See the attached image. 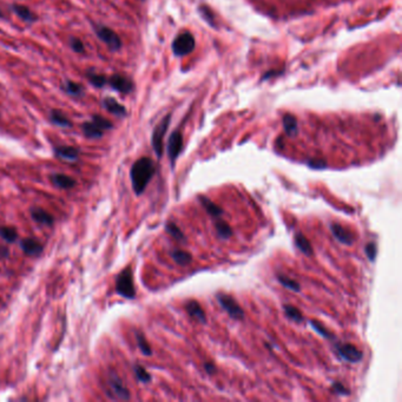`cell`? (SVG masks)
<instances>
[{
  "instance_id": "obj_1",
  "label": "cell",
  "mask_w": 402,
  "mask_h": 402,
  "mask_svg": "<svg viewBox=\"0 0 402 402\" xmlns=\"http://www.w3.org/2000/svg\"><path fill=\"white\" fill-rule=\"evenodd\" d=\"M156 172V164L151 158L142 157L137 160L130 170L132 189L135 193L140 196L145 191L147 184L150 183Z\"/></svg>"
},
{
  "instance_id": "obj_2",
  "label": "cell",
  "mask_w": 402,
  "mask_h": 402,
  "mask_svg": "<svg viewBox=\"0 0 402 402\" xmlns=\"http://www.w3.org/2000/svg\"><path fill=\"white\" fill-rule=\"evenodd\" d=\"M114 128V124L105 117L100 115H94L91 120L83 123V134L89 140H98L102 138L104 132Z\"/></svg>"
},
{
  "instance_id": "obj_3",
  "label": "cell",
  "mask_w": 402,
  "mask_h": 402,
  "mask_svg": "<svg viewBox=\"0 0 402 402\" xmlns=\"http://www.w3.org/2000/svg\"><path fill=\"white\" fill-rule=\"evenodd\" d=\"M116 293L128 300L135 299L136 289L134 284V276H132L131 268L128 267L120 271L116 279Z\"/></svg>"
},
{
  "instance_id": "obj_4",
  "label": "cell",
  "mask_w": 402,
  "mask_h": 402,
  "mask_svg": "<svg viewBox=\"0 0 402 402\" xmlns=\"http://www.w3.org/2000/svg\"><path fill=\"white\" fill-rule=\"evenodd\" d=\"M196 42L190 32H183L178 34L172 42V52L176 57H184L190 54L195 50Z\"/></svg>"
},
{
  "instance_id": "obj_5",
  "label": "cell",
  "mask_w": 402,
  "mask_h": 402,
  "mask_svg": "<svg viewBox=\"0 0 402 402\" xmlns=\"http://www.w3.org/2000/svg\"><path fill=\"white\" fill-rule=\"evenodd\" d=\"M216 299H217V302L219 303V306H221V308L227 311V314L229 315L231 319H244V310H243L242 307L238 305V302H237L233 296L224 293H218L216 295Z\"/></svg>"
},
{
  "instance_id": "obj_6",
  "label": "cell",
  "mask_w": 402,
  "mask_h": 402,
  "mask_svg": "<svg viewBox=\"0 0 402 402\" xmlns=\"http://www.w3.org/2000/svg\"><path fill=\"white\" fill-rule=\"evenodd\" d=\"M170 120H171V116L167 115L157 124V126L153 129L151 144L153 147V151H155L156 156H157L158 158H161L162 155H163V141L164 136H166L167 129H169Z\"/></svg>"
},
{
  "instance_id": "obj_7",
  "label": "cell",
  "mask_w": 402,
  "mask_h": 402,
  "mask_svg": "<svg viewBox=\"0 0 402 402\" xmlns=\"http://www.w3.org/2000/svg\"><path fill=\"white\" fill-rule=\"evenodd\" d=\"M95 32L102 42L111 51H118L121 47V40L117 33L112 28L105 25H95Z\"/></svg>"
},
{
  "instance_id": "obj_8",
  "label": "cell",
  "mask_w": 402,
  "mask_h": 402,
  "mask_svg": "<svg viewBox=\"0 0 402 402\" xmlns=\"http://www.w3.org/2000/svg\"><path fill=\"white\" fill-rule=\"evenodd\" d=\"M335 349H336L337 356L346 362L357 363L361 362L363 358V353L352 343H336Z\"/></svg>"
},
{
  "instance_id": "obj_9",
  "label": "cell",
  "mask_w": 402,
  "mask_h": 402,
  "mask_svg": "<svg viewBox=\"0 0 402 402\" xmlns=\"http://www.w3.org/2000/svg\"><path fill=\"white\" fill-rule=\"evenodd\" d=\"M109 389L108 394L111 396L112 399H119V400H129L130 399V392L129 389L124 386L123 381L120 380L116 373L110 374L109 380Z\"/></svg>"
},
{
  "instance_id": "obj_10",
  "label": "cell",
  "mask_w": 402,
  "mask_h": 402,
  "mask_svg": "<svg viewBox=\"0 0 402 402\" xmlns=\"http://www.w3.org/2000/svg\"><path fill=\"white\" fill-rule=\"evenodd\" d=\"M108 84L115 90V91L123 95L131 94L135 88V84L132 82L131 78L120 73L112 74V76L110 77V79H108Z\"/></svg>"
},
{
  "instance_id": "obj_11",
  "label": "cell",
  "mask_w": 402,
  "mask_h": 402,
  "mask_svg": "<svg viewBox=\"0 0 402 402\" xmlns=\"http://www.w3.org/2000/svg\"><path fill=\"white\" fill-rule=\"evenodd\" d=\"M183 150V136L179 131H173L167 141V156L173 166Z\"/></svg>"
},
{
  "instance_id": "obj_12",
  "label": "cell",
  "mask_w": 402,
  "mask_h": 402,
  "mask_svg": "<svg viewBox=\"0 0 402 402\" xmlns=\"http://www.w3.org/2000/svg\"><path fill=\"white\" fill-rule=\"evenodd\" d=\"M331 231L332 236H334L338 242L342 243V244L352 245L355 241L354 234L351 233L348 229H346L345 227H342V225H340L338 223H332L331 225Z\"/></svg>"
},
{
  "instance_id": "obj_13",
  "label": "cell",
  "mask_w": 402,
  "mask_h": 402,
  "mask_svg": "<svg viewBox=\"0 0 402 402\" xmlns=\"http://www.w3.org/2000/svg\"><path fill=\"white\" fill-rule=\"evenodd\" d=\"M184 309L187 310V313L189 314V316L192 317L193 320L202 323V325H205V323H207V314H205L203 308H202V306L199 305L197 301H188V302L185 303Z\"/></svg>"
},
{
  "instance_id": "obj_14",
  "label": "cell",
  "mask_w": 402,
  "mask_h": 402,
  "mask_svg": "<svg viewBox=\"0 0 402 402\" xmlns=\"http://www.w3.org/2000/svg\"><path fill=\"white\" fill-rule=\"evenodd\" d=\"M54 155L59 160L65 162H76L79 158V149L74 146H57L54 147Z\"/></svg>"
},
{
  "instance_id": "obj_15",
  "label": "cell",
  "mask_w": 402,
  "mask_h": 402,
  "mask_svg": "<svg viewBox=\"0 0 402 402\" xmlns=\"http://www.w3.org/2000/svg\"><path fill=\"white\" fill-rule=\"evenodd\" d=\"M11 10H12V12L16 14L18 18L22 19L23 22L27 23V24H33V23H36L37 20H38L37 14H34L32 11H31L27 6H25V5L12 4L11 5Z\"/></svg>"
},
{
  "instance_id": "obj_16",
  "label": "cell",
  "mask_w": 402,
  "mask_h": 402,
  "mask_svg": "<svg viewBox=\"0 0 402 402\" xmlns=\"http://www.w3.org/2000/svg\"><path fill=\"white\" fill-rule=\"evenodd\" d=\"M20 248L28 256H39L43 253L42 243L34 238H24L20 241Z\"/></svg>"
},
{
  "instance_id": "obj_17",
  "label": "cell",
  "mask_w": 402,
  "mask_h": 402,
  "mask_svg": "<svg viewBox=\"0 0 402 402\" xmlns=\"http://www.w3.org/2000/svg\"><path fill=\"white\" fill-rule=\"evenodd\" d=\"M103 106L106 111L110 112V114L117 116V117H125L126 114H128L125 106L121 105L117 99H115V98H112V97L104 98Z\"/></svg>"
},
{
  "instance_id": "obj_18",
  "label": "cell",
  "mask_w": 402,
  "mask_h": 402,
  "mask_svg": "<svg viewBox=\"0 0 402 402\" xmlns=\"http://www.w3.org/2000/svg\"><path fill=\"white\" fill-rule=\"evenodd\" d=\"M31 216H32V218L38 224L51 227L54 223L53 216L50 213H47V211L42 209V208H32L31 209Z\"/></svg>"
},
{
  "instance_id": "obj_19",
  "label": "cell",
  "mask_w": 402,
  "mask_h": 402,
  "mask_svg": "<svg viewBox=\"0 0 402 402\" xmlns=\"http://www.w3.org/2000/svg\"><path fill=\"white\" fill-rule=\"evenodd\" d=\"M51 182L59 189H72L77 184L76 179L64 173H53L51 176Z\"/></svg>"
},
{
  "instance_id": "obj_20",
  "label": "cell",
  "mask_w": 402,
  "mask_h": 402,
  "mask_svg": "<svg viewBox=\"0 0 402 402\" xmlns=\"http://www.w3.org/2000/svg\"><path fill=\"white\" fill-rule=\"evenodd\" d=\"M198 199H199V202H201V204L203 205L205 211H207L210 216H213V218H219L223 216V213H224L223 209H222L221 207H218L217 204L213 203L211 199L205 197V196L203 195L198 196Z\"/></svg>"
},
{
  "instance_id": "obj_21",
  "label": "cell",
  "mask_w": 402,
  "mask_h": 402,
  "mask_svg": "<svg viewBox=\"0 0 402 402\" xmlns=\"http://www.w3.org/2000/svg\"><path fill=\"white\" fill-rule=\"evenodd\" d=\"M62 89L65 94L72 97H83L85 94V90L82 84L73 82V80H65Z\"/></svg>"
},
{
  "instance_id": "obj_22",
  "label": "cell",
  "mask_w": 402,
  "mask_h": 402,
  "mask_svg": "<svg viewBox=\"0 0 402 402\" xmlns=\"http://www.w3.org/2000/svg\"><path fill=\"white\" fill-rule=\"evenodd\" d=\"M294 242H295V245H296V247L299 248V249L302 251L305 255L307 256L313 255V247H311L310 242L308 241V238H307L302 233L295 234Z\"/></svg>"
},
{
  "instance_id": "obj_23",
  "label": "cell",
  "mask_w": 402,
  "mask_h": 402,
  "mask_svg": "<svg viewBox=\"0 0 402 402\" xmlns=\"http://www.w3.org/2000/svg\"><path fill=\"white\" fill-rule=\"evenodd\" d=\"M50 120L54 125L60 126V128H71L72 126V121L60 110H52L50 112Z\"/></svg>"
},
{
  "instance_id": "obj_24",
  "label": "cell",
  "mask_w": 402,
  "mask_h": 402,
  "mask_svg": "<svg viewBox=\"0 0 402 402\" xmlns=\"http://www.w3.org/2000/svg\"><path fill=\"white\" fill-rule=\"evenodd\" d=\"M170 255H171L172 260L175 261L176 264L181 265V267H184V265L190 264V263L192 262V255L190 253H188V251L176 249L172 250L171 253H170Z\"/></svg>"
},
{
  "instance_id": "obj_25",
  "label": "cell",
  "mask_w": 402,
  "mask_h": 402,
  "mask_svg": "<svg viewBox=\"0 0 402 402\" xmlns=\"http://www.w3.org/2000/svg\"><path fill=\"white\" fill-rule=\"evenodd\" d=\"M86 77H88L90 84H92L95 88H104L108 84V78H106L105 74L98 73V72L92 70V69L86 72Z\"/></svg>"
},
{
  "instance_id": "obj_26",
  "label": "cell",
  "mask_w": 402,
  "mask_h": 402,
  "mask_svg": "<svg viewBox=\"0 0 402 402\" xmlns=\"http://www.w3.org/2000/svg\"><path fill=\"white\" fill-rule=\"evenodd\" d=\"M283 126H284V130H285V132H287V135L291 136V137L296 136L297 132H299L297 119H296V117L293 115L288 114L283 117Z\"/></svg>"
},
{
  "instance_id": "obj_27",
  "label": "cell",
  "mask_w": 402,
  "mask_h": 402,
  "mask_svg": "<svg viewBox=\"0 0 402 402\" xmlns=\"http://www.w3.org/2000/svg\"><path fill=\"white\" fill-rule=\"evenodd\" d=\"M215 229H216V233H217V235L219 238L222 239H228L230 238L231 236H233V228L230 227L229 224L227 223L225 221H222V219L219 218H216V223H215Z\"/></svg>"
},
{
  "instance_id": "obj_28",
  "label": "cell",
  "mask_w": 402,
  "mask_h": 402,
  "mask_svg": "<svg viewBox=\"0 0 402 402\" xmlns=\"http://www.w3.org/2000/svg\"><path fill=\"white\" fill-rule=\"evenodd\" d=\"M283 310H284L285 316H287L289 320L294 321V322L301 323L305 321V317H303L302 313H301L300 309H297L296 307L290 306V305H284L283 306Z\"/></svg>"
},
{
  "instance_id": "obj_29",
  "label": "cell",
  "mask_w": 402,
  "mask_h": 402,
  "mask_svg": "<svg viewBox=\"0 0 402 402\" xmlns=\"http://www.w3.org/2000/svg\"><path fill=\"white\" fill-rule=\"evenodd\" d=\"M276 279H277V281L281 283L283 287L289 289V290L295 291V293H299V291L301 290L300 283H297L296 281H294V280H291L290 277L285 276V275L277 274V275H276Z\"/></svg>"
},
{
  "instance_id": "obj_30",
  "label": "cell",
  "mask_w": 402,
  "mask_h": 402,
  "mask_svg": "<svg viewBox=\"0 0 402 402\" xmlns=\"http://www.w3.org/2000/svg\"><path fill=\"white\" fill-rule=\"evenodd\" d=\"M166 230L170 236L176 239V241H179V242L187 241V237L184 236V234L182 233L181 229H179L178 225L176 223H173V222H167V223L166 224Z\"/></svg>"
},
{
  "instance_id": "obj_31",
  "label": "cell",
  "mask_w": 402,
  "mask_h": 402,
  "mask_svg": "<svg viewBox=\"0 0 402 402\" xmlns=\"http://www.w3.org/2000/svg\"><path fill=\"white\" fill-rule=\"evenodd\" d=\"M136 340H137L138 348L141 349V352L143 353V355H145V356H151L152 349H151V347L149 346V343H147L145 336H144L142 332L136 331Z\"/></svg>"
},
{
  "instance_id": "obj_32",
  "label": "cell",
  "mask_w": 402,
  "mask_h": 402,
  "mask_svg": "<svg viewBox=\"0 0 402 402\" xmlns=\"http://www.w3.org/2000/svg\"><path fill=\"white\" fill-rule=\"evenodd\" d=\"M0 237L7 243H13L18 238V233L13 227H0Z\"/></svg>"
},
{
  "instance_id": "obj_33",
  "label": "cell",
  "mask_w": 402,
  "mask_h": 402,
  "mask_svg": "<svg viewBox=\"0 0 402 402\" xmlns=\"http://www.w3.org/2000/svg\"><path fill=\"white\" fill-rule=\"evenodd\" d=\"M309 325L311 326V328H313L315 331L319 332L321 336H323V337H326V338H329V340H332V338L335 337L332 332L329 331L328 329L326 328V327H323L322 325H321L320 322H317V321L310 320V321H309Z\"/></svg>"
},
{
  "instance_id": "obj_34",
  "label": "cell",
  "mask_w": 402,
  "mask_h": 402,
  "mask_svg": "<svg viewBox=\"0 0 402 402\" xmlns=\"http://www.w3.org/2000/svg\"><path fill=\"white\" fill-rule=\"evenodd\" d=\"M134 372H135L136 378H137V380L140 381V382L147 383L151 381V375L149 374V372H147L144 367L140 366V364H136V366L134 367Z\"/></svg>"
},
{
  "instance_id": "obj_35",
  "label": "cell",
  "mask_w": 402,
  "mask_h": 402,
  "mask_svg": "<svg viewBox=\"0 0 402 402\" xmlns=\"http://www.w3.org/2000/svg\"><path fill=\"white\" fill-rule=\"evenodd\" d=\"M198 12L202 16V18H203L205 22L208 23V24H209L210 26H213V27H216L215 16H213V13L211 12V10L209 7L202 5V6L198 7Z\"/></svg>"
},
{
  "instance_id": "obj_36",
  "label": "cell",
  "mask_w": 402,
  "mask_h": 402,
  "mask_svg": "<svg viewBox=\"0 0 402 402\" xmlns=\"http://www.w3.org/2000/svg\"><path fill=\"white\" fill-rule=\"evenodd\" d=\"M364 253H366L367 257L370 262H374L378 255V245L375 242H369L368 244L364 247Z\"/></svg>"
},
{
  "instance_id": "obj_37",
  "label": "cell",
  "mask_w": 402,
  "mask_h": 402,
  "mask_svg": "<svg viewBox=\"0 0 402 402\" xmlns=\"http://www.w3.org/2000/svg\"><path fill=\"white\" fill-rule=\"evenodd\" d=\"M69 45L72 48V51L76 52V53H84L85 52V46H84V43L79 38H76V37H72L69 40Z\"/></svg>"
},
{
  "instance_id": "obj_38",
  "label": "cell",
  "mask_w": 402,
  "mask_h": 402,
  "mask_svg": "<svg viewBox=\"0 0 402 402\" xmlns=\"http://www.w3.org/2000/svg\"><path fill=\"white\" fill-rule=\"evenodd\" d=\"M331 390L334 394L340 395V396H346L349 395V390L346 388L341 382H334L331 386Z\"/></svg>"
},
{
  "instance_id": "obj_39",
  "label": "cell",
  "mask_w": 402,
  "mask_h": 402,
  "mask_svg": "<svg viewBox=\"0 0 402 402\" xmlns=\"http://www.w3.org/2000/svg\"><path fill=\"white\" fill-rule=\"evenodd\" d=\"M308 166L313 169H326L327 163L322 160H310L308 161Z\"/></svg>"
},
{
  "instance_id": "obj_40",
  "label": "cell",
  "mask_w": 402,
  "mask_h": 402,
  "mask_svg": "<svg viewBox=\"0 0 402 402\" xmlns=\"http://www.w3.org/2000/svg\"><path fill=\"white\" fill-rule=\"evenodd\" d=\"M203 367H204L205 372H207V374H209V375H213L216 373V370H217L216 369V366L213 362H205L203 364Z\"/></svg>"
},
{
  "instance_id": "obj_41",
  "label": "cell",
  "mask_w": 402,
  "mask_h": 402,
  "mask_svg": "<svg viewBox=\"0 0 402 402\" xmlns=\"http://www.w3.org/2000/svg\"><path fill=\"white\" fill-rule=\"evenodd\" d=\"M2 17H4V14H2V12H1V10H0V18H2Z\"/></svg>"
}]
</instances>
